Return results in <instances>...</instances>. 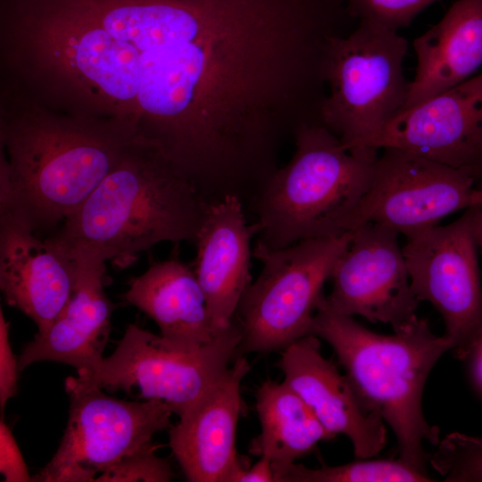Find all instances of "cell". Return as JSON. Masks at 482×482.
Segmentation results:
<instances>
[{"label": "cell", "instance_id": "cell-1", "mask_svg": "<svg viewBox=\"0 0 482 482\" xmlns=\"http://www.w3.org/2000/svg\"><path fill=\"white\" fill-rule=\"evenodd\" d=\"M1 85L0 213L39 235L73 213L140 138L119 120L59 112Z\"/></svg>", "mask_w": 482, "mask_h": 482}, {"label": "cell", "instance_id": "cell-2", "mask_svg": "<svg viewBox=\"0 0 482 482\" xmlns=\"http://www.w3.org/2000/svg\"><path fill=\"white\" fill-rule=\"evenodd\" d=\"M209 204L155 147L131 144L50 238L76 267L120 269L162 242H194Z\"/></svg>", "mask_w": 482, "mask_h": 482}, {"label": "cell", "instance_id": "cell-3", "mask_svg": "<svg viewBox=\"0 0 482 482\" xmlns=\"http://www.w3.org/2000/svg\"><path fill=\"white\" fill-rule=\"evenodd\" d=\"M310 335L332 347L362 399L393 430L399 458L427 472L424 443L436 444L439 437L424 416L423 391L433 367L452 351L451 341L419 317L394 334L376 333L335 311L326 295Z\"/></svg>", "mask_w": 482, "mask_h": 482}, {"label": "cell", "instance_id": "cell-4", "mask_svg": "<svg viewBox=\"0 0 482 482\" xmlns=\"http://www.w3.org/2000/svg\"><path fill=\"white\" fill-rule=\"evenodd\" d=\"M295 151L278 167L253 204L259 241L270 248L353 231L378 150H349L319 122L303 123Z\"/></svg>", "mask_w": 482, "mask_h": 482}, {"label": "cell", "instance_id": "cell-5", "mask_svg": "<svg viewBox=\"0 0 482 482\" xmlns=\"http://www.w3.org/2000/svg\"><path fill=\"white\" fill-rule=\"evenodd\" d=\"M408 41L398 31L361 21L333 37L325 61L327 93L319 120L349 149L368 140L405 105Z\"/></svg>", "mask_w": 482, "mask_h": 482}, {"label": "cell", "instance_id": "cell-6", "mask_svg": "<svg viewBox=\"0 0 482 482\" xmlns=\"http://www.w3.org/2000/svg\"><path fill=\"white\" fill-rule=\"evenodd\" d=\"M353 231L305 239L282 248L258 241L253 255L262 270L245 290L235 322L241 340L235 358L283 351L310 335L323 287Z\"/></svg>", "mask_w": 482, "mask_h": 482}, {"label": "cell", "instance_id": "cell-7", "mask_svg": "<svg viewBox=\"0 0 482 482\" xmlns=\"http://www.w3.org/2000/svg\"><path fill=\"white\" fill-rule=\"evenodd\" d=\"M69 419L50 461L31 481H95L109 467L153 445L172 426L170 408L159 400L125 401L78 377L65 379Z\"/></svg>", "mask_w": 482, "mask_h": 482}, {"label": "cell", "instance_id": "cell-8", "mask_svg": "<svg viewBox=\"0 0 482 482\" xmlns=\"http://www.w3.org/2000/svg\"><path fill=\"white\" fill-rule=\"evenodd\" d=\"M241 333L235 323L201 349L167 345L160 335L136 324L126 327L114 352L91 372L77 376L108 392L123 390L165 403L179 417L222 376L236 355Z\"/></svg>", "mask_w": 482, "mask_h": 482}, {"label": "cell", "instance_id": "cell-9", "mask_svg": "<svg viewBox=\"0 0 482 482\" xmlns=\"http://www.w3.org/2000/svg\"><path fill=\"white\" fill-rule=\"evenodd\" d=\"M404 237L403 252L415 296L438 312L452 351L467 359L482 332L478 247L469 211L450 224Z\"/></svg>", "mask_w": 482, "mask_h": 482}, {"label": "cell", "instance_id": "cell-10", "mask_svg": "<svg viewBox=\"0 0 482 482\" xmlns=\"http://www.w3.org/2000/svg\"><path fill=\"white\" fill-rule=\"evenodd\" d=\"M479 204L482 187L470 172L385 147L378 150L353 230L373 222L406 236Z\"/></svg>", "mask_w": 482, "mask_h": 482}, {"label": "cell", "instance_id": "cell-11", "mask_svg": "<svg viewBox=\"0 0 482 482\" xmlns=\"http://www.w3.org/2000/svg\"><path fill=\"white\" fill-rule=\"evenodd\" d=\"M398 235L373 222L353 230L330 276L332 288L326 297L335 311L388 324L393 331L418 317L420 301L411 286Z\"/></svg>", "mask_w": 482, "mask_h": 482}, {"label": "cell", "instance_id": "cell-12", "mask_svg": "<svg viewBox=\"0 0 482 482\" xmlns=\"http://www.w3.org/2000/svg\"><path fill=\"white\" fill-rule=\"evenodd\" d=\"M399 148L482 183V73L391 118L364 145Z\"/></svg>", "mask_w": 482, "mask_h": 482}, {"label": "cell", "instance_id": "cell-13", "mask_svg": "<svg viewBox=\"0 0 482 482\" xmlns=\"http://www.w3.org/2000/svg\"><path fill=\"white\" fill-rule=\"evenodd\" d=\"M284 382L335 436H345L357 459L376 456L386 444L380 416L362 399L351 380L320 351L317 337L307 335L280 352Z\"/></svg>", "mask_w": 482, "mask_h": 482}, {"label": "cell", "instance_id": "cell-14", "mask_svg": "<svg viewBox=\"0 0 482 482\" xmlns=\"http://www.w3.org/2000/svg\"><path fill=\"white\" fill-rule=\"evenodd\" d=\"M250 370L244 356L169 428V445L190 482H235L249 465L236 448L242 412L241 382Z\"/></svg>", "mask_w": 482, "mask_h": 482}, {"label": "cell", "instance_id": "cell-15", "mask_svg": "<svg viewBox=\"0 0 482 482\" xmlns=\"http://www.w3.org/2000/svg\"><path fill=\"white\" fill-rule=\"evenodd\" d=\"M75 282V265L50 237L42 239L21 220L0 213V288L38 333L62 313Z\"/></svg>", "mask_w": 482, "mask_h": 482}, {"label": "cell", "instance_id": "cell-16", "mask_svg": "<svg viewBox=\"0 0 482 482\" xmlns=\"http://www.w3.org/2000/svg\"><path fill=\"white\" fill-rule=\"evenodd\" d=\"M244 205L237 195L209 204L195 241L193 270L218 333L234 325L238 304L253 281L251 241L259 226L247 222Z\"/></svg>", "mask_w": 482, "mask_h": 482}, {"label": "cell", "instance_id": "cell-17", "mask_svg": "<svg viewBox=\"0 0 482 482\" xmlns=\"http://www.w3.org/2000/svg\"><path fill=\"white\" fill-rule=\"evenodd\" d=\"M105 269L76 267L72 295L58 318L37 333L19 356L23 370L37 362L51 361L72 366L78 375L95 370L111 332L114 305L104 292Z\"/></svg>", "mask_w": 482, "mask_h": 482}, {"label": "cell", "instance_id": "cell-18", "mask_svg": "<svg viewBox=\"0 0 482 482\" xmlns=\"http://www.w3.org/2000/svg\"><path fill=\"white\" fill-rule=\"evenodd\" d=\"M128 286L123 301L153 319L170 346L194 352L221 334L214 328L194 270L179 258L153 263Z\"/></svg>", "mask_w": 482, "mask_h": 482}, {"label": "cell", "instance_id": "cell-19", "mask_svg": "<svg viewBox=\"0 0 482 482\" xmlns=\"http://www.w3.org/2000/svg\"><path fill=\"white\" fill-rule=\"evenodd\" d=\"M412 46L416 74L401 111L464 82L482 65V0H456Z\"/></svg>", "mask_w": 482, "mask_h": 482}, {"label": "cell", "instance_id": "cell-20", "mask_svg": "<svg viewBox=\"0 0 482 482\" xmlns=\"http://www.w3.org/2000/svg\"><path fill=\"white\" fill-rule=\"evenodd\" d=\"M255 397L261 433L251 443L249 451L270 461L276 482L318 443L335 436L284 381H264Z\"/></svg>", "mask_w": 482, "mask_h": 482}, {"label": "cell", "instance_id": "cell-21", "mask_svg": "<svg viewBox=\"0 0 482 482\" xmlns=\"http://www.w3.org/2000/svg\"><path fill=\"white\" fill-rule=\"evenodd\" d=\"M422 472L397 460L359 459L337 466L310 469L295 462L281 475L279 482H429Z\"/></svg>", "mask_w": 482, "mask_h": 482}, {"label": "cell", "instance_id": "cell-22", "mask_svg": "<svg viewBox=\"0 0 482 482\" xmlns=\"http://www.w3.org/2000/svg\"><path fill=\"white\" fill-rule=\"evenodd\" d=\"M431 462L445 476V481L482 482V441L450 435L440 443Z\"/></svg>", "mask_w": 482, "mask_h": 482}, {"label": "cell", "instance_id": "cell-23", "mask_svg": "<svg viewBox=\"0 0 482 482\" xmlns=\"http://www.w3.org/2000/svg\"><path fill=\"white\" fill-rule=\"evenodd\" d=\"M348 14L358 22L375 23L398 31L438 0H342Z\"/></svg>", "mask_w": 482, "mask_h": 482}, {"label": "cell", "instance_id": "cell-24", "mask_svg": "<svg viewBox=\"0 0 482 482\" xmlns=\"http://www.w3.org/2000/svg\"><path fill=\"white\" fill-rule=\"evenodd\" d=\"M174 478L167 459L159 457L154 445L123 458L106 469L95 481H154L168 482Z\"/></svg>", "mask_w": 482, "mask_h": 482}, {"label": "cell", "instance_id": "cell-25", "mask_svg": "<svg viewBox=\"0 0 482 482\" xmlns=\"http://www.w3.org/2000/svg\"><path fill=\"white\" fill-rule=\"evenodd\" d=\"M19 362L9 342V322L0 309V408L13 397L18 390Z\"/></svg>", "mask_w": 482, "mask_h": 482}, {"label": "cell", "instance_id": "cell-26", "mask_svg": "<svg viewBox=\"0 0 482 482\" xmlns=\"http://www.w3.org/2000/svg\"><path fill=\"white\" fill-rule=\"evenodd\" d=\"M0 471L7 482L32 479L12 430L3 419L0 421Z\"/></svg>", "mask_w": 482, "mask_h": 482}, {"label": "cell", "instance_id": "cell-27", "mask_svg": "<svg viewBox=\"0 0 482 482\" xmlns=\"http://www.w3.org/2000/svg\"><path fill=\"white\" fill-rule=\"evenodd\" d=\"M235 482H276L270 461L261 456L252 466L243 470Z\"/></svg>", "mask_w": 482, "mask_h": 482}, {"label": "cell", "instance_id": "cell-28", "mask_svg": "<svg viewBox=\"0 0 482 482\" xmlns=\"http://www.w3.org/2000/svg\"><path fill=\"white\" fill-rule=\"evenodd\" d=\"M467 359L470 360L474 380L482 389V332Z\"/></svg>", "mask_w": 482, "mask_h": 482}, {"label": "cell", "instance_id": "cell-29", "mask_svg": "<svg viewBox=\"0 0 482 482\" xmlns=\"http://www.w3.org/2000/svg\"><path fill=\"white\" fill-rule=\"evenodd\" d=\"M467 210L470 216L471 226L478 247L482 251V204Z\"/></svg>", "mask_w": 482, "mask_h": 482}, {"label": "cell", "instance_id": "cell-30", "mask_svg": "<svg viewBox=\"0 0 482 482\" xmlns=\"http://www.w3.org/2000/svg\"><path fill=\"white\" fill-rule=\"evenodd\" d=\"M479 187H482V183L479 184Z\"/></svg>", "mask_w": 482, "mask_h": 482}]
</instances>
